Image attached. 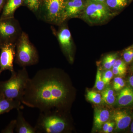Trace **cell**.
<instances>
[{
	"instance_id": "1",
	"label": "cell",
	"mask_w": 133,
	"mask_h": 133,
	"mask_svg": "<svg viewBox=\"0 0 133 133\" xmlns=\"http://www.w3.org/2000/svg\"><path fill=\"white\" fill-rule=\"evenodd\" d=\"M54 68L38 71L27 83L22 103L40 112L56 109L65 105L70 90Z\"/></svg>"
},
{
	"instance_id": "2",
	"label": "cell",
	"mask_w": 133,
	"mask_h": 133,
	"mask_svg": "<svg viewBox=\"0 0 133 133\" xmlns=\"http://www.w3.org/2000/svg\"><path fill=\"white\" fill-rule=\"evenodd\" d=\"M29 78L26 67H23L17 72L11 73L9 79L0 82V95L22 102Z\"/></svg>"
},
{
	"instance_id": "3",
	"label": "cell",
	"mask_w": 133,
	"mask_h": 133,
	"mask_svg": "<svg viewBox=\"0 0 133 133\" xmlns=\"http://www.w3.org/2000/svg\"><path fill=\"white\" fill-rule=\"evenodd\" d=\"M69 124L56 109L41 112L35 128L37 133H61L66 131Z\"/></svg>"
},
{
	"instance_id": "4",
	"label": "cell",
	"mask_w": 133,
	"mask_h": 133,
	"mask_svg": "<svg viewBox=\"0 0 133 133\" xmlns=\"http://www.w3.org/2000/svg\"><path fill=\"white\" fill-rule=\"evenodd\" d=\"M39 60L36 48L30 42L28 35L23 31L16 43L15 62L23 68L37 64Z\"/></svg>"
},
{
	"instance_id": "5",
	"label": "cell",
	"mask_w": 133,
	"mask_h": 133,
	"mask_svg": "<svg viewBox=\"0 0 133 133\" xmlns=\"http://www.w3.org/2000/svg\"><path fill=\"white\" fill-rule=\"evenodd\" d=\"M114 15L105 3L87 0L81 16L88 23L96 24L106 21Z\"/></svg>"
},
{
	"instance_id": "6",
	"label": "cell",
	"mask_w": 133,
	"mask_h": 133,
	"mask_svg": "<svg viewBox=\"0 0 133 133\" xmlns=\"http://www.w3.org/2000/svg\"><path fill=\"white\" fill-rule=\"evenodd\" d=\"M65 0H41L37 16L49 24H62Z\"/></svg>"
},
{
	"instance_id": "7",
	"label": "cell",
	"mask_w": 133,
	"mask_h": 133,
	"mask_svg": "<svg viewBox=\"0 0 133 133\" xmlns=\"http://www.w3.org/2000/svg\"><path fill=\"white\" fill-rule=\"evenodd\" d=\"M23 31L20 23L15 17L0 18V48L7 44H16Z\"/></svg>"
},
{
	"instance_id": "8",
	"label": "cell",
	"mask_w": 133,
	"mask_h": 133,
	"mask_svg": "<svg viewBox=\"0 0 133 133\" xmlns=\"http://www.w3.org/2000/svg\"><path fill=\"white\" fill-rule=\"evenodd\" d=\"M60 27L58 31L52 28L53 34L57 37L58 41L63 52L71 63L74 61V45L71 33L65 24Z\"/></svg>"
},
{
	"instance_id": "9",
	"label": "cell",
	"mask_w": 133,
	"mask_h": 133,
	"mask_svg": "<svg viewBox=\"0 0 133 133\" xmlns=\"http://www.w3.org/2000/svg\"><path fill=\"white\" fill-rule=\"evenodd\" d=\"M16 44L9 43L0 48V74L4 71H9L11 73L15 71L14 62L16 54Z\"/></svg>"
},
{
	"instance_id": "10",
	"label": "cell",
	"mask_w": 133,
	"mask_h": 133,
	"mask_svg": "<svg viewBox=\"0 0 133 133\" xmlns=\"http://www.w3.org/2000/svg\"><path fill=\"white\" fill-rule=\"evenodd\" d=\"M83 0L65 1L62 17V23L68 19L81 16L85 6Z\"/></svg>"
},
{
	"instance_id": "11",
	"label": "cell",
	"mask_w": 133,
	"mask_h": 133,
	"mask_svg": "<svg viewBox=\"0 0 133 133\" xmlns=\"http://www.w3.org/2000/svg\"><path fill=\"white\" fill-rule=\"evenodd\" d=\"M113 118L116 124V129L122 130L128 127L132 120V116L125 110H116L113 114Z\"/></svg>"
},
{
	"instance_id": "12",
	"label": "cell",
	"mask_w": 133,
	"mask_h": 133,
	"mask_svg": "<svg viewBox=\"0 0 133 133\" xmlns=\"http://www.w3.org/2000/svg\"><path fill=\"white\" fill-rule=\"evenodd\" d=\"M21 109H18L15 130L17 133H36V131L24 118Z\"/></svg>"
},
{
	"instance_id": "13",
	"label": "cell",
	"mask_w": 133,
	"mask_h": 133,
	"mask_svg": "<svg viewBox=\"0 0 133 133\" xmlns=\"http://www.w3.org/2000/svg\"><path fill=\"white\" fill-rule=\"evenodd\" d=\"M22 104L19 101L7 98L0 95V115L14 109H23L24 107Z\"/></svg>"
},
{
	"instance_id": "14",
	"label": "cell",
	"mask_w": 133,
	"mask_h": 133,
	"mask_svg": "<svg viewBox=\"0 0 133 133\" xmlns=\"http://www.w3.org/2000/svg\"><path fill=\"white\" fill-rule=\"evenodd\" d=\"M24 0H8L2 10L1 19L15 17V12L19 7L23 5Z\"/></svg>"
},
{
	"instance_id": "15",
	"label": "cell",
	"mask_w": 133,
	"mask_h": 133,
	"mask_svg": "<svg viewBox=\"0 0 133 133\" xmlns=\"http://www.w3.org/2000/svg\"><path fill=\"white\" fill-rule=\"evenodd\" d=\"M116 102L119 106L125 107L133 103V89L127 86L121 89L117 97Z\"/></svg>"
},
{
	"instance_id": "16",
	"label": "cell",
	"mask_w": 133,
	"mask_h": 133,
	"mask_svg": "<svg viewBox=\"0 0 133 133\" xmlns=\"http://www.w3.org/2000/svg\"><path fill=\"white\" fill-rule=\"evenodd\" d=\"M110 116L108 110L105 109H96L94 112V127L97 130L102 129V126L107 122Z\"/></svg>"
},
{
	"instance_id": "17",
	"label": "cell",
	"mask_w": 133,
	"mask_h": 133,
	"mask_svg": "<svg viewBox=\"0 0 133 133\" xmlns=\"http://www.w3.org/2000/svg\"><path fill=\"white\" fill-rule=\"evenodd\" d=\"M105 4L110 9L119 10L127 5L128 0H105Z\"/></svg>"
},
{
	"instance_id": "18",
	"label": "cell",
	"mask_w": 133,
	"mask_h": 133,
	"mask_svg": "<svg viewBox=\"0 0 133 133\" xmlns=\"http://www.w3.org/2000/svg\"><path fill=\"white\" fill-rule=\"evenodd\" d=\"M102 100L108 105L113 104L115 101L114 91L110 88H106L102 92Z\"/></svg>"
},
{
	"instance_id": "19",
	"label": "cell",
	"mask_w": 133,
	"mask_h": 133,
	"mask_svg": "<svg viewBox=\"0 0 133 133\" xmlns=\"http://www.w3.org/2000/svg\"><path fill=\"white\" fill-rule=\"evenodd\" d=\"M41 3V0H24L23 5L26 6L37 16Z\"/></svg>"
},
{
	"instance_id": "20",
	"label": "cell",
	"mask_w": 133,
	"mask_h": 133,
	"mask_svg": "<svg viewBox=\"0 0 133 133\" xmlns=\"http://www.w3.org/2000/svg\"><path fill=\"white\" fill-rule=\"evenodd\" d=\"M117 54H109L107 55L103 59L102 64L105 69L109 70L112 67L117 59Z\"/></svg>"
},
{
	"instance_id": "21",
	"label": "cell",
	"mask_w": 133,
	"mask_h": 133,
	"mask_svg": "<svg viewBox=\"0 0 133 133\" xmlns=\"http://www.w3.org/2000/svg\"><path fill=\"white\" fill-rule=\"evenodd\" d=\"M87 97L89 101L94 104H99L102 101L101 95L94 91H88L87 94Z\"/></svg>"
},
{
	"instance_id": "22",
	"label": "cell",
	"mask_w": 133,
	"mask_h": 133,
	"mask_svg": "<svg viewBox=\"0 0 133 133\" xmlns=\"http://www.w3.org/2000/svg\"><path fill=\"white\" fill-rule=\"evenodd\" d=\"M124 61L127 63H129L133 60V47L130 46L124 50L123 54Z\"/></svg>"
},
{
	"instance_id": "23",
	"label": "cell",
	"mask_w": 133,
	"mask_h": 133,
	"mask_svg": "<svg viewBox=\"0 0 133 133\" xmlns=\"http://www.w3.org/2000/svg\"><path fill=\"white\" fill-rule=\"evenodd\" d=\"M105 84L102 80V75L101 71L98 70L96 75L95 87L99 91H102L104 88Z\"/></svg>"
},
{
	"instance_id": "24",
	"label": "cell",
	"mask_w": 133,
	"mask_h": 133,
	"mask_svg": "<svg viewBox=\"0 0 133 133\" xmlns=\"http://www.w3.org/2000/svg\"><path fill=\"white\" fill-rule=\"evenodd\" d=\"M124 79L120 77H116L114 80L113 87L115 90L118 91L121 90L125 86Z\"/></svg>"
},
{
	"instance_id": "25",
	"label": "cell",
	"mask_w": 133,
	"mask_h": 133,
	"mask_svg": "<svg viewBox=\"0 0 133 133\" xmlns=\"http://www.w3.org/2000/svg\"><path fill=\"white\" fill-rule=\"evenodd\" d=\"M16 120H13L10 122L9 124L6 128L2 131L1 132L3 133H13L14 132L15 129Z\"/></svg>"
},
{
	"instance_id": "26",
	"label": "cell",
	"mask_w": 133,
	"mask_h": 133,
	"mask_svg": "<svg viewBox=\"0 0 133 133\" xmlns=\"http://www.w3.org/2000/svg\"><path fill=\"white\" fill-rule=\"evenodd\" d=\"M113 74L112 71L110 70L105 72L102 77V80L105 85H108L109 84L112 78Z\"/></svg>"
},
{
	"instance_id": "27",
	"label": "cell",
	"mask_w": 133,
	"mask_h": 133,
	"mask_svg": "<svg viewBox=\"0 0 133 133\" xmlns=\"http://www.w3.org/2000/svg\"><path fill=\"white\" fill-rule=\"evenodd\" d=\"M113 67L127 69L125 62L121 59H116Z\"/></svg>"
},
{
	"instance_id": "28",
	"label": "cell",
	"mask_w": 133,
	"mask_h": 133,
	"mask_svg": "<svg viewBox=\"0 0 133 133\" xmlns=\"http://www.w3.org/2000/svg\"><path fill=\"white\" fill-rule=\"evenodd\" d=\"M127 69H121V68L112 67V72L113 74L118 76H123L126 72Z\"/></svg>"
},
{
	"instance_id": "29",
	"label": "cell",
	"mask_w": 133,
	"mask_h": 133,
	"mask_svg": "<svg viewBox=\"0 0 133 133\" xmlns=\"http://www.w3.org/2000/svg\"><path fill=\"white\" fill-rule=\"evenodd\" d=\"M115 124V123L114 122H110L109 127H108V129L107 133L111 132L113 130Z\"/></svg>"
},
{
	"instance_id": "30",
	"label": "cell",
	"mask_w": 133,
	"mask_h": 133,
	"mask_svg": "<svg viewBox=\"0 0 133 133\" xmlns=\"http://www.w3.org/2000/svg\"><path fill=\"white\" fill-rule=\"evenodd\" d=\"M110 123V122H107L102 126V129L104 132L107 133Z\"/></svg>"
},
{
	"instance_id": "31",
	"label": "cell",
	"mask_w": 133,
	"mask_h": 133,
	"mask_svg": "<svg viewBox=\"0 0 133 133\" xmlns=\"http://www.w3.org/2000/svg\"><path fill=\"white\" fill-rule=\"evenodd\" d=\"M8 0H0V12L2 11V10Z\"/></svg>"
},
{
	"instance_id": "32",
	"label": "cell",
	"mask_w": 133,
	"mask_h": 133,
	"mask_svg": "<svg viewBox=\"0 0 133 133\" xmlns=\"http://www.w3.org/2000/svg\"><path fill=\"white\" fill-rule=\"evenodd\" d=\"M129 82L130 85L133 88V76H131L129 78Z\"/></svg>"
},
{
	"instance_id": "33",
	"label": "cell",
	"mask_w": 133,
	"mask_h": 133,
	"mask_svg": "<svg viewBox=\"0 0 133 133\" xmlns=\"http://www.w3.org/2000/svg\"><path fill=\"white\" fill-rule=\"evenodd\" d=\"M88 1H92L97 2H99L103 3H105V0H88Z\"/></svg>"
},
{
	"instance_id": "34",
	"label": "cell",
	"mask_w": 133,
	"mask_h": 133,
	"mask_svg": "<svg viewBox=\"0 0 133 133\" xmlns=\"http://www.w3.org/2000/svg\"><path fill=\"white\" fill-rule=\"evenodd\" d=\"M131 132L133 133V122L131 124Z\"/></svg>"
},
{
	"instance_id": "35",
	"label": "cell",
	"mask_w": 133,
	"mask_h": 133,
	"mask_svg": "<svg viewBox=\"0 0 133 133\" xmlns=\"http://www.w3.org/2000/svg\"><path fill=\"white\" fill-rule=\"evenodd\" d=\"M132 70L133 71V64L132 65Z\"/></svg>"
},
{
	"instance_id": "36",
	"label": "cell",
	"mask_w": 133,
	"mask_h": 133,
	"mask_svg": "<svg viewBox=\"0 0 133 133\" xmlns=\"http://www.w3.org/2000/svg\"><path fill=\"white\" fill-rule=\"evenodd\" d=\"M65 1H71V0H65Z\"/></svg>"
},
{
	"instance_id": "37",
	"label": "cell",
	"mask_w": 133,
	"mask_h": 133,
	"mask_svg": "<svg viewBox=\"0 0 133 133\" xmlns=\"http://www.w3.org/2000/svg\"><path fill=\"white\" fill-rule=\"evenodd\" d=\"M132 47H133V45H132Z\"/></svg>"
},
{
	"instance_id": "38",
	"label": "cell",
	"mask_w": 133,
	"mask_h": 133,
	"mask_svg": "<svg viewBox=\"0 0 133 133\" xmlns=\"http://www.w3.org/2000/svg\"><path fill=\"white\" fill-rule=\"evenodd\" d=\"M129 1H131V0H129Z\"/></svg>"
}]
</instances>
